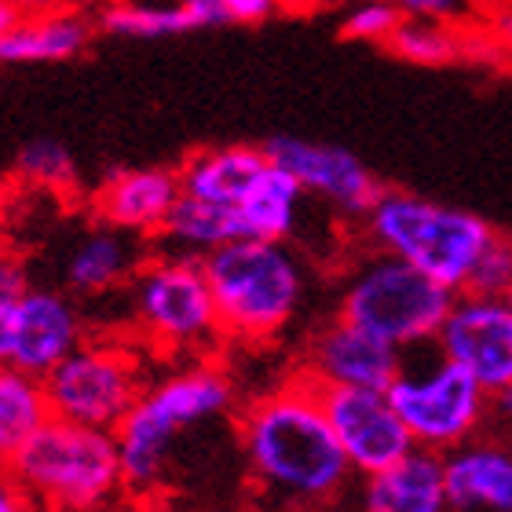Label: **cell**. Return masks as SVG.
<instances>
[{
    "label": "cell",
    "mask_w": 512,
    "mask_h": 512,
    "mask_svg": "<svg viewBox=\"0 0 512 512\" xmlns=\"http://www.w3.org/2000/svg\"><path fill=\"white\" fill-rule=\"evenodd\" d=\"M242 447L256 491L278 505H330L355 472L308 370L249 406L242 417Z\"/></svg>",
    "instance_id": "obj_1"
},
{
    "label": "cell",
    "mask_w": 512,
    "mask_h": 512,
    "mask_svg": "<svg viewBox=\"0 0 512 512\" xmlns=\"http://www.w3.org/2000/svg\"><path fill=\"white\" fill-rule=\"evenodd\" d=\"M4 469L33 505L48 509H99L125 491L118 436L55 414L4 461Z\"/></svg>",
    "instance_id": "obj_2"
},
{
    "label": "cell",
    "mask_w": 512,
    "mask_h": 512,
    "mask_svg": "<svg viewBox=\"0 0 512 512\" xmlns=\"http://www.w3.org/2000/svg\"><path fill=\"white\" fill-rule=\"evenodd\" d=\"M224 337L267 341L289 326L304 297L293 249L267 238H235L202 256Z\"/></svg>",
    "instance_id": "obj_3"
},
{
    "label": "cell",
    "mask_w": 512,
    "mask_h": 512,
    "mask_svg": "<svg viewBox=\"0 0 512 512\" xmlns=\"http://www.w3.org/2000/svg\"><path fill=\"white\" fill-rule=\"evenodd\" d=\"M231 399H235L231 381L216 366H198V370L176 374L139 395V403L114 428L125 491H150L161 480L172 439L231 410Z\"/></svg>",
    "instance_id": "obj_4"
},
{
    "label": "cell",
    "mask_w": 512,
    "mask_h": 512,
    "mask_svg": "<svg viewBox=\"0 0 512 512\" xmlns=\"http://www.w3.org/2000/svg\"><path fill=\"white\" fill-rule=\"evenodd\" d=\"M366 227L384 253L421 267L450 289H465L476 256L494 238L480 216L403 191H384L366 213Z\"/></svg>",
    "instance_id": "obj_5"
},
{
    "label": "cell",
    "mask_w": 512,
    "mask_h": 512,
    "mask_svg": "<svg viewBox=\"0 0 512 512\" xmlns=\"http://www.w3.org/2000/svg\"><path fill=\"white\" fill-rule=\"evenodd\" d=\"M454 300H458V289L443 286L399 256L384 253L381 260L366 264L352 278V286L344 289L341 319L410 352V348L436 344Z\"/></svg>",
    "instance_id": "obj_6"
},
{
    "label": "cell",
    "mask_w": 512,
    "mask_h": 512,
    "mask_svg": "<svg viewBox=\"0 0 512 512\" xmlns=\"http://www.w3.org/2000/svg\"><path fill=\"white\" fill-rule=\"evenodd\" d=\"M487 388L465 370L461 363L447 359L436 344V359L421 366H410L403 355V366L395 381L388 384L395 414L403 417L417 447L450 450L480 428L487 410Z\"/></svg>",
    "instance_id": "obj_7"
},
{
    "label": "cell",
    "mask_w": 512,
    "mask_h": 512,
    "mask_svg": "<svg viewBox=\"0 0 512 512\" xmlns=\"http://www.w3.org/2000/svg\"><path fill=\"white\" fill-rule=\"evenodd\" d=\"M132 308L139 326L165 348H209L224 337L209 278L194 256H169L139 267Z\"/></svg>",
    "instance_id": "obj_8"
},
{
    "label": "cell",
    "mask_w": 512,
    "mask_h": 512,
    "mask_svg": "<svg viewBox=\"0 0 512 512\" xmlns=\"http://www.w3.org/2000/svg\"><path fill=\"white\" fill-rule=\"evenodd\" d=\"M44 392L55 417L114 432L139 403L143 374L136 359L118 348L77 344L52 374H44Z\"/></svg>",
    "instance_id": "obj_9"
},
{
    "label": "cell",
    "mask_w": 512,
    "mask_h": 512,
    "mask_svg": "<svg viewBox=\"0 0 512 512\" xmlns=\"http://www.w3.org/2000/svg\"><path fill=\"white\" fill-rule=\"evenodd\" d=\"M315 395L341 439L344 454L359 476H374L417 447L403 417L395 414L392 399L381 388H355V384H330L311 374Z\"/></svg>",
    "instance_id": "obj_10"
},
{
    "label": "cell",
    "mask_w": 512,
    "mask_h": 512,
    "mask_svg": "<svg viewBox=\"0 0 512 512\" xmlns=\"http://www.w3.org/2000/svg\"><path fill=\"white\" fill-rule=\"evenodd\" d=\"M77 344H81V315L63 293L30 286L11 308L0 311V363L44 377Z\"/></svg>",
    "instance_id": "obj_11"
},
{
    "label": "cell",
    "mask_w": 512,
    "mask_h": 512,
    "mask_svg": "<svg viewBox=\"0 0 512 512\" xmlns=\"http://www.w3.org/2000/svg\"><path fill=\"white\" fill-rule=\"evenodd\" d=\"M436 344L447 359L465 366L487 392L505 388L512 381V300L476 297V293L458 297Z\"/></svg>",
    "instance_id": "obj_12"
},
{
    "label": "cell",
    "mask_w": 512,
    "mask_h": 512,
    "mask_svg": "<svg viewBox=\"0 0 512 512\" xmlns=\"http://www.w3.org/2000/svg\"><path fill=\"white\" fill-rule=\"evenodd\" d=\"M264 150L267 158L297 176L304 191L319 194V198H326V202H333L337 209L352 216H366L384 194V187L370 176V169L344 147L278 136L264 143Z\"/></svg>",
    "instance_id": "obj_13"
},
{
    "label": "cell",
    "mask_w": 512,
    "mask_h": 512,
    "mask_svg": "<svg viewBox=\"0 0 512 512\" xmlns=\"http://www.w3.org/2000/svg\"><path fill=\"white\" fill-rule=\"evenodd\" d=\"M399 366H403V348H395V344L381 341L377 333L337 315V322H330L315 337L304 370L330 384H355V388L388 392Z\"/></svg>",
    "instance_id": "obj_14"
},
{
    "label": "cell",
    "mask_w": 512,
    "mask_h": 512,
    "mask_svg": "<svg viewBox=\"0 0 512 512\" xmlns=\"http://www.w3.org/2000/svg\"><path fill=\"white\" fill-rule=\"evenodd\" d=\"M180 194V172L121 169L110 172L107 183L99 187L96 213L107 227H118L128 235H161Z\"/></svg>",
    "instance_id": "obj_15"
},
{
    "label": "cell",
    "mask_w": 512,
    "mask_h": 512,
    "mask_svg": "<svg viewBox=\"0 0 512 512\" xmlns=\"http://www.w3.org/2000/svg\"><path fill=\"white\" fill-rule=\"evenodd\" d=\"M363 505L370 512H443L447 505V461L439 450L414 447L388 469L366 476Z\"/></svg>",
    "instance_id": "obj_16"
},
{
    "label": "cell",
    "mask_w": 512,
    "mask_h": 512,
    "mask_svg": "<svg viewBox=\"0 0 512 512\" xmlns=\"http://www.w3.org/2000/svg\"><path fill=\"white\" fill-rule=\"evenodd\" d=\"M443 461L450 509L512 512V454L498 447H461Z\"/></svg>",
    "instance_id": "obj_17"
},
{
    "label": "cell",
    "mask_w": 512,
    "mask_h": 512,
    "mask_svg": "<svg viewBox=\"0 0 512 512\" xmlns=\"http://www.w3.org/2000/svg\"><path fill=\"white\" fill-rule=\"evenodd\" d=\"M267 165L264 147H220L194 154L180 169L183 194H194L202 202L238 205Z\"/></svg>",
    "instance_id": "obj_18"
},
{
    "label": "cell",
    "mask_w": 512,
    "mask_h": 512,
    "mask_svg": "<svg viewBox=\"0 0 512 512\" xmlns=\"http://www.w3.org/2000/svg\"><path fill=\"white\" fill-rule=\"evenodd\" d=\"M304 187L289 169H282L278 161L267 158L264 172L256 176L249 194L235 205L246 227V238H267V242H286L297 231L300 216V198Z\"/></svg>",
    "instance_id": "obj_19"
},
{
    "label": "cell",
    "mask_w": 512,
    "mask_h": 512,
    "mask_svg": "<svg viewBox=\"0 0 512 512\" xmlns=\"http://www.w3.org/2000/svg\"><path fill=\"white\" fill-rule=\"evenodd\" d=\"M143 267V253L128 238V231L107 227L96 235H85L66 260V282L74 293H107L118 289Z\"/></svg>",
    "instance_id": "obj_20"
},
{
    "label": "cell",
    "mask_w": 512,
    "mask_h": 512,
    "mask_svg": "<svg viewBox=\"0 0 512 512\" xmlns=\"http://www.w3.org/2000/svg\"><path fill=\"white\" fill-rule=\"evenodd\" d=\"M88 37H92V26L85 15H74V11L44 15L33 22L22 19L15 30L0 37V63H63L85 52Z\"/></svg>",
    "instance_id": "obj_21"
},
{
    "label": "cell",
    "mask_w": 512,
    "mask_h": 512,
    "mask_svg": "<svg viewBox=\"0 0 512 512\" xmlns=\"http://www.w3.org/2000/svg\"><path fill=\"white\" fill-rule=\"evenodd\" d=\"M161 238H169L183 256H205L224 242L246 238V227H242L235 205H216L202 202L194 194H180L165 227H161Z\"/></svg>",
    "instance_id": "obj_22"
},
{
    "label": "cell",
    "mask_w": 512,
    "mask_h": 512,
    "mask_svg": "<svg viewBox=\"0 0 512 512\" xmlns=\"http://www.w3.org/2000/svg\"><path fill=\"white\" fill-rule=\"evenodd\" d=\"M52 417L44 377L0 363V465Z\"/></svg>",
    "instance_id": "obj_23"
},
{
    "label": "cell",
    "mask_w": 512,
    "mask_h": 512,
    "mask_svg": "<svg viewBox=\"0 0 512 512\" xmlns=\"http://www.w3.org/2000/svg\"><path fill=\"white\" fill-rule=\"evenodd\" d=\"M99 30L125 41H161L194 30L183 4H114L99 15Z\"/></svg>",
    "instance_id": "obj_24"
},
{
    "label": "cell",
    "mask_w": 512,
    "mask_h": 512,
    "mask_svg": "<svg viewBox=\"0 0 512 512\" xmlns=\"http://www.w3.org/2000/svg\"><path fill=\"white\" fill-rule=\"evenodd\" d=\"M388 48H392L399 59L417 66H443L458 55V41L454 33H447L436 19H403L388 37Z\"/></svg>",
    "instance_id": "obj_25"
},
{
    "label": "cell",
    "mask_w": 512,
    "mask_h": 512,
    "mask_svg": "<svg viewBox=\"0 0 512 512\" xmlns=\"http://www.w3.org/2000/svg\"><path fill=\"white\" fill-rule=\"evenodd\" d=\"M15 172L37 187H70L77 180V161L59 139H30L15 158Z\"/></svg>",
    "instance_id": "obj_26"
},
{
    "label": "cell",
    "mask_w": 512,
    "mask_h": 512,
    "mask_svg": "<svg viewBox=\"0 0 512 512\" xmlns=\"http://www.w3.org/2000/svg\"><path fill=\"white\" fill-rule=\"evenodd\" d=\"M461 293L476 297H509L512 293V238L494 235L469 271V282Z\"/></svg>",
    "instance_id": "obj_27"
},
{
    "label": "cell",
    "mask_w": 512,
    "mask_h": 512,
    "mask_svg": "<svg viewBox=\"0 0 512 512\" xmlns=\"http://www.w3.org/2000/svg\"><path fill=\"white\" fill-rule=\"evenodd\" d=\"M399 22H403V8H399V4L370 0V4L355 8L352 15L344 19L341 33L348 41H388Z\"/></svg>",
    "instance_id": "obj_28"
},
{
    "label": "cell",
    "mask_w": 512,
    "mask_h": 512,
    "mask_svg": "<svg viewBox=\"0 0 512 512\" xmlns=\"http://www.w3.org/2000/svg\"><path fill=\"white\" fill-rule=\"evenodd\" d=\"M26 289H30V278H26L22 260L11 253H0V311L11 308Z\"/></svg>",
    "instance_id": "obj_29"
},
{
    "label": "cell",
    "mask_w": 512,
    "mask_h": 512,
    "mask_svg": "<svg viewBox=\"0 0 512 512\" xmlns=\"http://www.w3.org/2000/svg\"><path fill=\"white\" fill-rule=\"evenodd\" d=\"M403 15H414V19H454L461 11L465 0H395Z\"/></svg>",
    "instance_id": "obj_30"
},
{
    "label": "cell",
    "mask_w": 512,
    "mask_h": 512,
    "mask_svg": "<svg viewBox=\"0 0 512 512\" xmlns=\"http://www.w3.org/2000/svg\"><path fill=\"white\" fill-rule=\"evenodd\" d=\"M187 15H191L194 30L198 26H224L231 22V11H227V0H180Z\"/></svg>",
    "instance_id": "obj_31"
},
{
    "label": "cell",
    "mask_w": 512,
    "mask_h": 512,
    "mask_svg": "<svg viewBox=\"0 0 512 512\" xmlns=\"http://www.w3.org/2000/svg\"><path fill=\"white\" fill-rule=\"evenodd\" d=\"M231 22H264L278 11V0H227Z\"/></svg>",
    "instance_id": "obj_32"
},
{
    "label": "cell",
    "mask_w": 512,
    "mask_h": 512,
    "mask_svg": "<svg viewBox=\"0 0 512 512\" xmlns=\"http://www.w3.org/2000/svg\"><path fill=\"white\" fill-rule=\"evenodd\" d=\"M30 505H33L30 494L22 491L19 480L0 465V512H22V509H30Z\"/></svg>",
    "instance_id": "obj_33"
},
{
    "label": "cell",
    "mask_w": 512,
    "mask_h": 512,
    "mask_svg": "<svg viewBox=\"0 0 512 512\" xmlns=\"http://www.w3.org/2000/svg\"><path fill=\"white\" fill-rule=\"evenodd\" d=\"M19 22H22V8H19V4H11V0H0V37L15 30Z\"/></svg>",
    "instance_id": "obj_34"
},
{
    "label": "cell",
    "mask_w": 512,
    "mask_h": 512,
    "mask_svg": "<svg viewBox=\"0 0 512 512\" xmlns=\"http://www.w3.org/2000/svg\"><path fill=\"white\" fill-rule=\"evenodd\" d=\"M491 395H494V410L512 421V381L505 384V388H498V392H491Z\"/></svg>",
    "instance_id": "obj_35"
},
{
    "label": "cell",
    "mask_w": 512,
    "mask_h": 512,
    "mask_svg": "<svg viewBox=\"0 0 512 512\" xmlns=\"http://www.w3.org/2000/svg\"><path fill=\"white\" fill-rule=\"evenodd\" d=\"M11 4H19V8L26 11V8H48V4H55V0H11Z\"/></svg>",
    "instance_id": "obj_36"
},
{
    "label": "cell",
    "mask_w": 512,
    "mask_h": 512,
    "mask_svg": "<svg viewBox=\"0 0 512 512\" xmlns=\"http://www.w3.org/2000/svg\"><path fill=\"white\" fill-rule=\"evenodd\" d=\"M502 33H505V41H509V44H512V15H509V19H505V22H502Z\"/></svg>",
    "instance_id": "obj_37"
},
{
    "label": "cell",
    "mask_w": 512,
    "mask_h": 512,
    "mask_svg": "<svg viewBox=\"0 0 512 512\" xmlns=\"http://www.w3.org/2000/svg\"><path fill=\"white\" fill-rule=\"evenodd\" d=\"M0 202H4V183H0Z\"/></svg>",
    "instance_id": "obj_38"
}]
</instances>
